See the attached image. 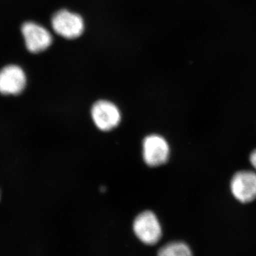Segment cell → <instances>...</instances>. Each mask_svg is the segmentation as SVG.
Listing matches in <instances>:
<instances>
[{"label": "cell", "mask_w": 256, "mask_h": 256, "mask_svg": "<svg viewBox=\"0 0 256 256\" xmlns=\"http://www.w3.org/2000/svg\"><path fill=\"white\" fill-rule=\"evenodd\" d=\"M250 162L252 166L256 170V149L250 154Z\"/></svg>", "instance_id": "9"}, {"label": "cell", "mask_w": 256, "mask_h": 256, "mask_svg": "<svg viewBox=\"0 0 256 256\" xmlns=\"http://www.w3.org/2000/svg\"><path fill=\"white\" fill-rule=\"evenodd\" d=\"M26 86V76L22 68L16 64H8L0 69V94L18 96Z\"/></svg>", "instance_id": "3"}, {"label": "cell", "mask_w": 256, "mask_h": 256, "mask_svg": "<svg viewBox=\"0 0 256 256\" xmlns=\"http://www.w3.org/2000/svg\"><path fill=\"white\" fill-rule=\"evenodd\" d=\"M52 24L57 34L68 40L80 36L84 30L82 16L66 10H60L54 14Z\"/></svg>", "instance_id": "2"}, {"label": "cell", "mask_w": 256, "mask_h": 256, "mask_svg": "<svg viewBox=\"0 0 256 256\" xmlns=\"http://www.w3.org/2000/svg\"><path fill=\"white\" fill-rule=\"evenodd\" d=\"M25 46L28 52L38 54L47 50L52 43V36L50 32L33 22H26L21 28Z\"/></svg>", "instance_id": "4"}, {"label": "cell", "mask_w": 256, "mask_h": 256, "mask_svg": "<svg viewBox=\"0 0 256 256\" xmlns=\"http://www.w3.org/2000/svg\"><path fill=\"white\" fill-rule=\"evenodd\" d=\"M170 146L166 140L158 134H151L143 141V158L150 166H160L169 159Z\"/></svg>", "instance_id": "5"}, {"label": "cell", "mask_w": 256, "mask_h": 256, "mask_svg": "<svg viewBox=\"0 0 256 256\" xmlns=\"http://www.w3.org/2000/svg\"><path fill=\"white\" fill-rule=\"evenodd\" d=\"M132 230L138 240L148 246H156L162 236L161 224L151 210H144L136 217Z\"/></svg>", "instance_id": "1"}, {"label": "cell", "mask_w": 256, "mask_h": 256, "mask_svg": "<svg viewBox=\"0 0 256 256\" xmlns=\"http://www.w3.org/2000/svg\"><path fill=\"white\" fill-rule=\"evenodd\" d=\"M156 256H193L191 248L185 242H172L162 246Z\"/></svg>", "instance_id": "8"}, {"label": "cell", "mask_w": 256, "mask_h": 256, "mask_svg": "<svg viewBox=\"0 0 256 256\" xmlns=\"http://www.w3.org/2000/svg\"><path fill=\"white\" fill-rule=\"evenodd\" d=\"M92 120L96 127L102 131H109L117 127L121 116L118 108L107 100L97 101L92 109Z\"/></svg>", "instance_id": "7"}, {"label": "cell", "mask_w": 256, "mask_h": 256, "mask_svg": "<svg viewBox=\"0 0 256 256\" xmlns=\"http://www.w3.org/2000/svg\"><path fill=\"white\" fill-rule=\"evenodd\" d=\"M0 196H1V194H0Z\"/></svg>", "instance_id": "10"}, {"label": "cell", "mask_w": 256, "mask_h": 256, "mask_svg": "<svg viewBox=\"0 0 256 256\" xmlns=\"http://www.w3.org/2000/svg\"><path fill=\"white\" fill-rule=\"evenodd\" d=\"M233 196L242 203H249L256 198V173L248 170L238 172L230 181Z\"/></svg>", "instance_id": "6"}]
</instances>
